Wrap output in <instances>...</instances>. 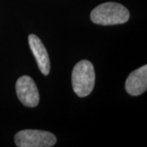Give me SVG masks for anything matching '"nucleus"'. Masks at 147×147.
<instances>
[{
  "label": "nucleus",
  "mask_w": 147,
  "mask_h": 147,
  "mask_svg": "<svg viewBox=\"0 0 147 147\" xmlns=\"http://www.w3.org/2000/svg\"><path fill=\"white\" fill-rule=\"evenodd\" d=\"M92 21L100 26L124 24L128 21L130 13L124 6L117 3H105L96 7L91 12Z\"/></svg>",
  "instance_id": "nucleus-1"
},
{
  "label": "nucleus",
  "mask_w": 147,
  "mask_h": 147,
  "mask_svg": "<svg viewBox=\"0 0 147 147\" xmlns=\"http://www.w3.org/2000/svg\"><path fill=\"white\" fill-rule=\"evenodd\" d=\"M56 142L55 135L41 130H22L15 136V143L18 147H51Z\"/></svg>",
  "instance_id": "nucleus-3"
},
{
  "label": "nucleus",
  "mask_w": 147,
  "mask_h": 147,
  "mask_svg": "<svg viewBox=\"0 0 147 147\" xmlns=\"http://www.w3.org/2000/svg\"><path fill=\"white\" fill-rule=\"evenodd\" d=\"M16 95L21 103L28 107H35L39 102V93L34 81L30 76H22L16 84Z\"/></svg>",
  "instance_id": "nucleus-4"
},
{
  "label": "nucleus",
  "mask_w": 147,
  "mask_h": 147,
  "mask_svg": "<svg viewBox=\"0 0 147 147\" xmlns=\"http://www.w3.org/2000/svg\"><path fill=\"white\" fill-rule=\"evenodd\" d=\"M127 92L131 96H139L147 88V66L143 65L131 72L125 83Z\"/></svg>",
  "instance_id": "nucleus-5"
},
{
  "label": "nucleus",
  "mask_w": 147,
  "mask_h": 147,
  "mask_svg": "<svg viewBox=\"0 0 147 147\" xmlns=\"http://www.w3.org/2000/svg\"><path fill=\"white\" fill-rule=\"evenodd\" d=\"M74 92L79 97H85L92 92L95 85V71L89 61L83 60L74 65L71 76Z\"/></svg>",
  "instance_id": "nucleus-2"
},
{
  "label": "nucleus",
  "mask_w": 147,
  "mask_h": 147,
  "mask_svg": "<svg viewBox=\"0 0 147 147\" xmlns=\"http://www.w3.org/2000/svg\"><path fill=\"white\" fill-rule=\"evenodd\" d=\"M28 41L32 53L35 57L38 69L44 75H47L50 72V60L42 41L35 34H30Z\"/></svg>",
  "instance_id": "nucleus-6"
}]
</instances>
